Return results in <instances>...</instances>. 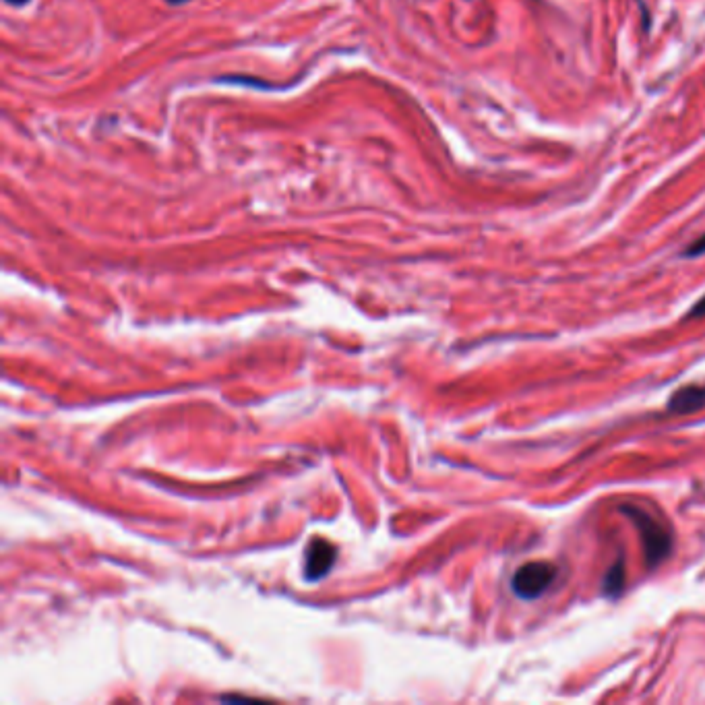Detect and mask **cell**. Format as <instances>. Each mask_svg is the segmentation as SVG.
<instances>
[{"label": "cell", "instance_id": "cell-9", "mask_svg": "<svg viewBox=\"0 0 705 705\" xmlns=\"http://www.w3.org/2000/svg\"><path fill=\"white\" fill-rule=\"evenodd\" d=\"M166 3L168 5H185V3H189V0H166Z\"/></svg>", "mask_w": 705, "mask_h": 705}, {"label": "cell", "instance_id": "cell-8", "mask_svg": "<svg viewBox=\"0 0 705 705\" xmlns=\"http://www.w3.org/2000/svg\"><path fill=\"white\" fill-rule=\"evenodd\" d=\"M5 3H9V5H15V7H21V5L29 3V0H5Z\"/></svg>", "mask_w": 705, "mask_h": 705}, {"label": "cell", "instance_id": "cell-6", "mask_svg": "<svg viewBox=\"0 0 705 705\" xmlns=\"http://www.w3.org/2000/svg\"><path fill=\"white\" fill-rule=\"evenodd\" d=\"M685 257H689V259H693V257H701V255H705V234L703 236H699L693 244H691V247L683 253Z\"/></svg>", "mask_w": 705, "mask_h": 705}, {"label": "cell", "instance_id": "cell-3", "mask_svg": "<svg viewBox=\"0 0 705 705\" xmlns=\"http://www.w3.org/2000/svg\"><path fill=\"white\" fill-rule=\"evenodd\" d=\"M705 408V383L681 387L668 400V412L672 414H691Z\"/></svg>", "mask_w": 705, "mask_h": 705}, {"label": "cell", "instance_id": "cell-5", "mask_svg": "<svg viewBox=\"0 0 705 705\" xmlns=\"http://www.w3.org/2000/svg\"><path fill=\"white\" fill-rule=\"evenodd\" d=\"M625 559H619L615 565H612L602 581V592L608 598H619L623 594L625 588Z\"/></svg>", "mask_w": 705, "mask_h": 705}, {"label": "cell", "instance_id": "cell-1", "mask_svg": "<svg viewBox=\"0 0 705 705\" xmlns=\"http://www.w3.org/2000/svg\"><path fill=\"white\" fill-rule=\"evenodd\" d=\"M623 513L633 521L635 528L639 530V536L643 542V555H646L648 567L650 569L658 567L672 550L670 532L660 524L658 519H654L648 511H643L639 507H623Z\"/></svg>", "mask_w": 705, "mask_h": 705}, {"label": "cell", "instance_id": "cell-7", "mask_svg": "<svg viewBox=\"0 0 705 705\" xmlns=\"http://www.w3.org/2000/svg\"><path fill=\"white\" fill-rule=\"evenodd\" d=\"M689 319H697V317H705V296L699 300V302H695V306H693V309H691V313L687 315Z\"/></svg>", "mask_w": 705, "mask_h": 705}, {"label": "cell", "instance_id": "cell-2", "mask_svg": "<svg viewBox=\"0 0 705 705\" xmlns=\"http://www.w3.org/2000/svg\"><path fill=\"white\" fill-rule=\"evenodd\" d=\"M557 573L559 571L553 563H546V561L526 563L515 571V575L511 579V590L517 598L536 600L550 586H553V581L557 579Z\"/></svg>", "mask_w": 705, "mask_h": 705}, {"label": "cell", "instance_id": "cell-4", "mask_svg": "<svg viewBox=\"0 0 705 705\" xmlns=\"http://www.w3.org/2000/svg\"><path fill=\"white\" fill-rule=\"evenodd\" d=\"M329 565H333V546H329L327 542H313L309 553H306V573L309 575H323Z\"/></svg>", "mask_w": 705, "mask_h": 705}]
</instances>
